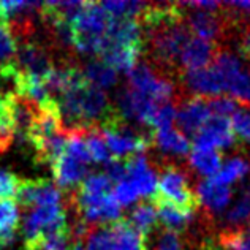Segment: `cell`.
<instances>
[{
	"instance_id": "obj_1",
	"label": "cell",
	"mask_w": 250,
	"mask_h": 250,
	"mask_svg": "<svg viewBox=\"0 0 250 250\" xmlns=\"http://www.w3.org/2000/svg\"><path fill=\"white\" fill-rule=\"evenodd\" d=\"M57 103L65 130L89 128L117 113V108L111 104L106 92L85 80L83 65L68 89L59 97Z\"/></svg>"
},
{
	"instance_id": "obj_2",
	"label": "cell",
	"mask_w": 250,
	"mask_h": 250,
	"mask_svg": "<svg viewBox=\"0 0 250 250\" xmlns=\"http://www.w3.org/2000/svg\"><path fill=\"white\" fill-rule=\"evenodd\" d=\"M184 21H186L190 34L208 42L220 44L222 42H227L236 35L234 24L229 21L223 6L219 10L184 8Z\"/></svg>"
},
{
	"instance_id": "obj_3",
	"label": "cell",
	"mask_w": 250,
	"mask_h": 250,
	"mask_svg": "<svg viewBox=\"0 0 250 250\" xmlns=\"http://www.w3.org/2000/svg\"><path fill=\"white\" fill-rule=\"evenodd\" d=\"M65 193L54 182L46 179H21L16 203L24 210L38 206H62Z\"/></svg>"
},
{
	"instance_id": "obj_4",
	"label": "cell",
	"mask_w": 250,
	"mask_h": 250,
	"mask_svg": "<svg viewBox=\"0 0 250 250\" xmlns=\"http://www.w3.org/2000/svg\"><path fill=\"white\" fill-rule=\"evenodd\" d=\"M176 124L177 130L186 136H196L206 124L210 113L208 97H176Z\"/></svg>"
},
{
	"instance_id": "obj_5",
	"label": "cell",
	"mask_w": 250,
	"mask_h": 250,
	"mask_svg": "<svg viewBox=\"0 0 250 250\" xmlns=\"http://www.w3.org/2000/svg\"><path fill=\"white\" fill-rule=\"evenodd\" d=\"M236 133L229 117L210 116L193 138L192 149H228L233 147Z\"/></svg>"
},
{
	"instance_id": "obj_6",
	"label": "cell",
	"mask_w": 250,
	"mask_h": 250,
	"mask_svg": "<svg viewBox=\"0 0 250 250\" xmlns=\"http://www.w3.org/2000/svg\"><path fill=\"white\" fill-rule=\"evenodd\" d=\"M220 49H222V44L219 43L192 37L188 40V43L186 44V48L182 49V54L179 59L181 73L209 67V65L215 61V57L219 54Z\"/></svg>"
},
{
	"instance_id": "obj_7",
	"label": "cell",
	"mask_w": 250,
	"mask_h": 250,
	"mask_svg": "<svg viewBox=\"0 0 250 250\" xmlns=\"http://www.w3.org/2000/svg\"><path fill=\"white\" fill-rule=\"evenodd\" d=\"M196 193L200 200V210H203L209 217L215 219L220 215L231 200V190L228 186H222L215 179H205L198 181L196 184Z\"/></svg>"
},
{
	"instance_id": "obj_8",
	"label": "cell",
	"mask_w": 250,
	"mask_h": 250,
	"mask_svg": "<svg viewBox=\"0 0 250 250\" xmlns=\"http://www.w3.org/2000/svg\"><path fill=\"white\" fill-rule=\"evenodd\" d=\"M51 169L54 176V184L61 190H65V193L78 188L89 176V167L78 162L67 152L52 163Z\"/></svg>"
},
{
	"instance_id": "obj_9",
	"label": "cell",
	"mask_w": 250,
	"mask_h": 250,
	"mask_svg": "<svg viewBox=\"0 0 250 250\" xmlns=\"http://www.w3.org/2000/svg\"><path fill=\"white\" fill-rule=\"evenodd\" d=\"M152 147H157L167 155H187L190 149L188 138L176 127L152 130Z\"/></svg>"
},
{
	"instance_id": "obj_10",
	"label": "cell",
	"mask_w": 250,
	"mask_h": 250,
	"mask_svg": "<svg viewBox=\"0 0 250 250\" xmlns=\"http://www.w3.org/2000/svg\"><path fill=\"white\" fill-rule=\"evenodd\" d=\"M128 223L133 227L138 233L149 239V236L152 234L157 228H159V215H157V208L152 203V200H144L138 203L136 208L130 212Z\"/></svg>"
},
{
	"instance_id": "obj_11",
	"label": "cell",
	"mask_w": 250,
	"mask_h": 250,
	"mask_svg": "<svg viewBox=\"0 0 250 250\" xmlns=\"http://www.w3.org/2000/svg\"><path fill=\"white\" fill-rule=\"evenodd\" d=\"M190 171L210 179L219 173L222 165V154L217 149H192V154L187 159Z\"/></svg>"
},
{
	"instance_id": "obj_12",
	"label": "cell",
	"mask_w": 250,
	"mask_h": 250,
	"mask_svg": "<svg viewBox=\"0 0 250 250\" xmlns=\"http://www.w3.org/2000/svg\"><path fill=\"white\" fill-rule=\"evenodd\" d=\"M223 229H239L250 225V193L246 190L234 201V205L222 214L220 222ZM222 229V231H223Z\"/></svg>"
},
{
	"instance_id": "obj_13",
	"label": "cell",
	"mask_w": 250,
	"mask_h": 250,
	"mask_svg": "<svg viewBox=\"0 0 250 250\" xmlns=\"http://www.w3.org/2000/svg\"><path fill=\"white\" fill-rule=\"evenodd\" d=\"M21 220V208L15 200H0V238L11 244Z\"/></svg>"
},
{
	"instance_id": "obj_14",
	"label": "cell",
	"mask_w": 250,
	"mask_h": 250,
	"mask_svg": "<svg viewBox=\"0 0 250 250\" xmlns=\"http://www.w3.org/2000/svg\"><path fill=\"white\" fill-rule=\"evenodd\" d=\"M83 73L89 83L95 84L100 89H108L117 84V71L111 68L108 63H104L100 59L90 61L83 65Z\"/></svg>"
},
{
	"instance_id": "obj_15",
	"label": "cell",
	"mask_w": 250,
	"mask_h": 250,
	"mask_svg": "<svg viewBox=\"0 0 250 250\" xmlns=\"http://www.w3.org/2000/svg\"><path fill=\"white\" fill-rule=\"evenodd\" d=\"M85 144H87L92 162L102 163V165L108 167L111 162L116 160L114 157L111 155L106 143H104L103 136H102L97 125H92V127L85 128Z\"/></svg>"
},
{
	"instance_id": "obj_16",
	"label": "cell",
	"mask_w": 250,
	"mask_h": 250,
	"mask_svg": "<svg viewBox=\"0 0 250 250\" xmlns=\"http://www.w3.org/2000/svg\"><path fill=\"white\" fill-rule=\"evenodd\" d=\"M249 169H250V163L246 159H242V157H233V159L223 163V167L219 169V173L212 179H215L222 186H229V184L242 179L249 173Z\"/></svg>"
},
{
	"instance_id": "obj_17",
	"label": "cell",
	"mask_w": 250,
	"mask_h": 250,
	"mask_svg": "<svg viewBox=\"0 0 250 250\" xmlns=\"http://www.w3.org/2000/svg\"><path fill=\"white\" fill-rule=\"evenodd\" d=\"M227 95L231 97L239 106L250 109V63L242 68L241 73L229 84Z\"/></svg>"
},
{
	"instance_id": "obj_18",
	"label": "cell",
	"mask_w": 250,
	"mask_h": 250,
	"mask_svg": "<svg viewBox=\"0 0 250 250\" xmlns=\"http://www.w3.org/2000/svg\"><path fill=\"white\" fill-rule=\"evenodd\" d=\"M85 250H117L113 231L106 225H94L85 238Z\"/></svg>"
},
{
	"instance_id": "obj_19",
	"label": "cell",
	"mask_w": 250,
	"mask_h": 250,
	"mask_svg": "<svg viewBox=\"0 0 250 250\" xmlns=\"http://www.w3.org/2000/svg\"><path fill=\"white\" fill-rule=\"evenodd\" d=\"M76 190L85 196H108L113 193V182L104 173L89 174Z\"/></svg>"
},
{
	"instance_id": "obj_20",
	"label": "cell",
	"mask_w": 250,
	"mask_h": 250,
	"mask_svg": "<svg viewBox=\"0 0 250 250\" xmlns=\"http://www.w3.org/2000/svg\"><path fill=\"white\" fill-rule=\"evenodd\" d=\"M217 241L231 250H250V225L239 229H223L217 233Z\"/></svg>"
},
{
	"instance_id": "obj_21",
	"label": "cell",
	"mask_w": 250,
	"mask_h": 250,
	"mask_svg": "<svg viewBox=\"0 0 250 250\" xmlns=\"http://www.w3.org/2000/svg\"><path fill=\"white\" fill-rule=\"evenodd\" d=\"M18 42L13 37L11 30L3 21H0V68H5L8 65L16 62Z\"/></svg>"
},
{
	"instance_id": "obj_22",
	"label": "cell",
	"mask_w": 250,
	"mask_h": 250,
	"mask_svg": "<svg viewBox=\"0 0 250 250\" xmlns=\"http://www.w3.org/2000/svg\"><path fill=\"white\" fill-rule=\"evenodd\" d=\"M208 102H209V108L212 116L229 117V119H233V116L239 111V104L228 95L208 97Z\"/></svg>"
},
{
	"instance_id": "obj_23",
	"label": "cell",
	"mask_w": 250,
	"mask_h": 250,
	"mask_svg": "<svg viewBox=\"0 0 250 250\" xmlns=\"http://www.w3.org/2000/svg\"><path fill=\"white\" fill-rule=\"evenodd\" d=\"M154 234H157L155 250H184V247H186L181 234L168 231V229L162 228L160 225L154 231Z\"/></svg>"
},
{
	"instance_id": "obj_24",
	"label": "cell",
	"mask_w": 250,
	"mask_h": 250,
	"mask_svg": "<svg viewBox=\"0 0 250 250\" xmlns=\"http://www.w3.org/2000/svg\"><path fill=\"white\" fill-rule=\"evenodd\" d=\"M19 182L21 179L16 174L10 173V171H0V200H15Z\"/></svg>"
},
{
	"instance_id": "obj_25",
	"label": "cell",
	"mask_w": 250,
	"mask_h": 250,
	"mask_svg": "<svg viewBox=\"0 0 250 250\" xmlns=\"http://www.w3.org/2000/svg\"><path fill=\"white\" fill-rule=\"evenodd\" d=\"M113 196L121 206H130L131 203H135L138 198H140V195H138L135 186L128 179L116 184V187L113 190Z\"/></svg>"
},
{
	"instance_id": "obj_26",
	"label": "cell",
	"mask_w": 250,
	"mask_h": 250,
	"mask_svg": "<svg viewBox=\"0 0 250 250\" xmlns=\"http://www.w3.org/2000/svg\"><path fill=\"white\" fill-rule=\"evenodd\" d=\"M236 44H238V52L242 59L250 63V21L242 22L236 27Z\"/></svg>"
},
{
	"instance_id": "obj_27",
	"label": "cell",
	"mask_w": 250,
	"mask_h": 250,
	"mask_svg": "<svg viewBox=\"0 0 250 250\" xmlns=\"http://www.w3.org/2000/svg\"><path fill=\"white\" fill-rule=\"evenodd\" d=\"M233 128L242 141L250 143V109H239L233 116Z\"/></svg>"
},
{
	"instance_id": "obj_28",
	"label": "cell",
	"mask_w": 250,
	"mask_h": 250,
	"mask_svg": "<svg viewBox=\"0 0 250 250\" xmlns=\"http://www.w3.org/2000/svg\"><path fill=\"white\" fill-rule=\"evenodd\" d=\"M196 250H231V249L223 247L220 242L217 241V234H208V236H203L200 239Z\"/></svg>"
},
{
	"instance_id": "obj_29",
	"label": "cell",
	"mask_w": 250,
	"mask_h": 250,
	"mask_svg": "<svg viewBox=\"0 0 250 250\" xmlns=\"http://www.w3.org/2000/svg\"><path fill=\"white\" fill-rule=\"evenodd\" d=\"M70 250H85V247L83 246V242H78V244H71Z\"/></svg>"
}]
</instances>
